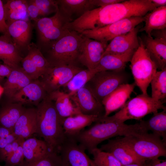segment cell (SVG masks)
Returning a JSON list of instances; mask_svg holds the SVG:
<instances>
[{"instance_id": "1", "label": "cell", "mask_w": 166, "mask_h": 166, "mask_svg": "<svg viewBox=\"0 0 166 166\" xmlns=\"http://www.w3.org/2000/svg\"><path fill=\"white\" fill-rule=\"evenodd\" d=\"M74 137L78 144L90 153L105 140L117 136L134 135L140 132L139 123L128 125L124 123L101 119Z\"/></svg>"}, {"instance_id": "2", "label": "cell", "mask_w": 166, "mask_h": 166, "mask_svg": "<svg viewBox=\"0 0 166 166\" xmlns=\"http://www.w3.org/2000/svg\"><path fill=\"white\" fill-rule=\"evenodd\" d=\"M37 132L50 151L59 153L66 136L54 103L48 95L36 109Z\"/></svg>"}, {"instance_id": "3", "label": "cell", "mask_w": 166, "mask_h": 166, "mask_svg": "<svg viewBox=\"0 0 166 166\" xmlns=\"http://www.w3.org/2000/svg\"><path fill=\"white\" fill-rule=\"evenodd\" d=\"M84 36L71 31L46 51L45 57L51 66H78L79 57Z\"/></svg>"}, {"instance_id": "4", "label": "cell", "mask_w": 166, "mask_h": 166, "mask_svg": "<svg viewBox=\"0 0 166 166\" xmlns=\"http://www.w3.org/2000/svg\"><path fill=\"white\" fill-rule=\"evenodd\" d=\"M34 21L37 34L36 45L41 51H46L53 44L70 31L66 27L70 21L59 10L50 17L38 18Z\"/></svg>"}, {"instance_id": "5", "label": "cell", "mask_w": 166, "mask_h": 166, "mask_svg": "<svg viewBox=\"0 0 166 166\" xmlns=\"http://www.w3.org/2000/svg\"><path fill=\"white\" fill-rule=\"evenodd\" d=\"M166 110L164 103L153 99L148 94L143 93L127 101L114 115L103 117L102 119L121 123L129 120H140L145 116L158 112L159 109Z\"/></svg>"}, {"instance_id": "6", "label": "cell", "mask_w": 166, "mask_h": 166, "mask_svg": "<svg viewBox=\"0 0 166 166\" xmlns=\"http://www.w3.org/2000/svg\"><path fill=\"white\" fill-rule=\"evenodd\" d=\"M125 143L133 152L143 159H152L166 156V143L153 133L141 132L124 136Z\"/></svg>"}, {"instance_id": "7", "label": "cell", "mask_w": 166, "mask_h": 166, "mask_svg": "<svg viewBox=\"0 0 166 166\" xmlns=\"http://www.w3.org/2000/svg\"><path fill=\"white\" fill-rule=\"evenodd\" d=\"M139 42V46L130 61V67L136 85L142 93L148 94V88L157 67L150 57L142 40L140 38Z\"/></svg>"}, {"instance_id": "8", "label": "cell", "mask_w": 166, "mask_h": 166, "mask_svg": "<svg viewBox=\"0 0 166 166\" xmlns=\"http://www.w3.org/2000/svg\"><path fill=\"white\" fill-rule=\"evenodd\" d=\"M128 78L124 70L101 71L95 73L86 85L102 103L107 97L120 86L127 83Z\"/></svg>"}, {"instance_id": "9", "label": "cell", "mask_w": 166, "mask_h": 166, "mask_svg": "<svg viewBox=\"0 0 166 166\" xmlns=\"http://www.w3.org/2000/svg\"><path fill=\"white\" fill-rule=\"evenodd\" d=\"M144 20V16L131 17L97 30H85L81 34L87 38L108 44L115 37L129 32Z\"/></svg>"}, {"instance_id": "10", "label": "cell", "mask_w": 166, "mask_h": 166, "mask_svg": "<svg viewBox=\"0 0 166 166\" xmlns=\"http://www.w3.org/2000/svg\"><path fill=\"white\" fill-rule=\"evenodd\" d=\"M83 69L79 66H51L38 79L48 94L64 87L76 74Z\"/></svg>"}, {"instance_id": "11", "label": "cell", "mask_w": 166, "mask_h": 166, "mask_svg": "<svg viewBox=\"0 0 166 166\" xmlns=\"http://www.w3.org/2000/svg\"><path fill=\"white\" fill-rule=\"evenodd\" d=\"M59 154L64 166H96L74 137L66 136Z\"/></svg>"}, {"instance_id": "12", "label": "cell", "mask_w": 166, "mask_h": 166, "mask_svg": "<svg viewBox=\"0 0 166 166\" xmlns=\"http://www.w3.org/2000/svg\"><path fill=\"white\" fill-rule=\"evenodd\" d=\"M151 36L147 35L143 42L152 60L160 70L166 68V30L153 31Z\"/></svg>"}, {"instance_id": "13", "label": "cell", "mask_w": 166, "mask_h": 166, "mask_svg": "<svg viewBox=\"0 0 166 166\" xmlns=\"http://www.w3.org/2000/svg\"><path fill=\"white\" fill-rule=\"evenodd\" d=\"M27 55L22 61V68L32 80L38 79L51 66L36 44L29 45Z\"/></svg>"}, {"instance_id": "14", "label": "cell", "mask_w": 166, "mask_h": 166, "mask_svg": "<svg viewBox=\"0 0 166 166\" xmlns=\"http://www.w3.org/2000/svg\"><path fill=\"white\" fill-rule=\"evenodd\" d=\"M70 96L81 113L101 117H104L105 111L103 105L86 85Z\"/></svg>"}, {"instance_id": "15", "label": "cell", "mask_w": 166, "mask_h": 166, "mask_svg": "<svg viewBox=\"0 0 166 166\" xmlns=\"http://www.w3.org/2000/svg\"><path fill=\"white\" fill-rule=\"evenodd\" d=\"M107 45L108 44L84 36L79 57V63L87 69H94L102 57Z\"/></svg>"}, {"instance_id": "16", "label": "cell", "mask_w": 166, "mask_h": 166, "mask_svg": "<svg viewBox=\"0 0 166 166\" xmlns=\"http://www.w3.org/2000/svg\"><path fill=\"white\" fill-rule=\"evenodd\" d=\"M99 148L111 154L123 166L141 163L145 160L136 156L125 143L123 138L109 139Z\"/></svg>"}, {"instance_id": "17", "label": "cell", "mask_w": 166, "mask_h": 166, "mask_svg": "<svg viewBox=\"0 0 166 166\" xmlns=\"http://www.w3.org/2000/svg\"><path fill=\"white\" fill-rule=\"evenodd\" d=\"M137 27L129 32L113 39L108 44L103 56L108 54L124 53L132 50H136L139 45Z\"/></svg>"}, {"instance_id": "18", "label": "cell", "mask_w": 166, "mask_h": 166, "mask_svg": "<svg viewBox=\"0 0 166 166\" xmlns=\"http://www.w3.org/2000/svg\"><path fill=\"white\" fill-rule=\"evenodd\" d=\"M136 86L134 82L123 84L107 97L102 102L105 109L104 117L121 108L130 98Z\"/></svg>"}, {"instance_id": "19", "label": "cell", "mask_w": 166, "mask_h": 166, "mask_svg": "<svg viewBox=\"0 0 166 166\" xmlns=\"http://www.w3.org/2000/svg\"><path fill=\"white\" fill-rule=\"evenodd\" d=\"M7 33L21 51L27 49L32 37L33 26L27 20H20L6 23Z\"/></svg>"}, {"instance_id": "20", "label": "cell", "mask_w": 166, "mask_h": 166, "mask_svg": "<svg viewBox=\"0 0 166 166\" xmlns=\"http://www.w3.org/2000/svg\"><path fill=\"white\" fill-rule=\"evenodd\" d=\"M47 94L40 81L33 80L17 93L11 101L37 106Z\"/></svg>"}, {"instance_id": "21", "label": "cell", "mask_w": 166, "mask_h": 166, "mask_svg": "<svg viewBox=\"0 0 166 166\" xmlns=\"http://www.w3.org/2000/svg\"><path fill=\"white\" fill-rule=\"evenodd\" d=\"M48 95L54 103L62 124L66 118L81 113L68 93L59 89Z\"/></svg>"}, {"instance_id": "22", "label": "cell", "mask_w": 166, "mask_h": 166, "mask_svg": "<svg viewBox=\"0 0 166 166\" xmlns=\"http://www.w3.org/2000/svg\"><path fill=\"white\" fill-rule=\"evenodd\" d=\"M21 50L7 33L0 36V60L12 69L20 67Z\"/></svg>"}, {"instance_id": "23", "label": "cell", "mask_w": 166, "mask_h": 166, "mask_svg": "<svg viewBox=\"0 0 166 166\" xmlns=\"http://www.w3.org/2000/svg\"><path fill=\"white\" fill-rule=\"evenodd\" d=\"M58 10L70 22L73 17H79L86 12L94 9L93 0H57Z\"/></svg>"}, {"instance_id": "24", "label": "cell", "mask_w": 166, "mask_h": 166, "mask_svg": "<svg viewBox=\"0 0 166 166\" xmlns=\"http://www.w3.org/2000/svg\"><path fill=\"white\" fill-rule=\"evenodd\" d=\"M37 129L36 109H25L15 125L13 133L26 140L36 133Z\"/></svg>"}, {"instance_id": "25", "label": "cell", "mask_w": 166, "mask_h": 166, "mask_svg": "<svg viewBox=\"0 0 166 166\" xmlns=\"http://www.w3.org/2000/svg\"><path fill=\"white\" fill-rule=\"evenodd\" d=\"M101 118L80 113L66 118L62 124L65 136L74 137L85 128L99 121Z\"/></svg>"}, {"instance_id": "26", "label": "cell", "mask_w": 166, "mask_h": 166, "mask_svg": "<svg viewBox=\"0 0 166 166\" xmlns=\"http://www.w3.org/2000/svg\"><path fill=\"white\" fill-rule=\"evenodd\" d=\"M33 80L22 68L12 69L4 84V93L11 101L17 93Z\"/></svg>"}, {"instance_id": "27", "label": "cell", "mask_w": 166, "mask_h": 166, "mask_svg": "<svg viewBox=\"0 0 166 166\" xmlns=\"http://www.w3.org/2000/svg\"><path fill=\"white\" fill-rule=\"evenodd\" d=\"M135 50H130L122 54L105 55L94 70L96 73L104 71L124 70L126 64L130 61Z\"/></svg>"}, {"instance_id": "28", "label": "cell", "mask_w": 166, "mask_h": 166, "mask_svg": "<svg viewBox=\"0 0 166 166\" xmlns=\"http://www.w3.org/2000/svg\"><path fill=\"white\" fill-rule=\"evenodd\" d=\"M151 11L144 16L145 25L139 30L145 32L149 37H152V31L166 28V6L156 7Z\"/></svg>"}, {"instance_id": "29", "label": "cell", "mask_w": 166, "mask_h": 166, "mask_svg": "<svg viewBox=\"0 0 166 166\" xmlns=\"http://www.w3.org/2000/svg\"><path fill=\"white\" fill-rule=\"evenodd\" d=\"M153 114L149 119L140 121L139 123L140 128L144 132L151 131L166 143V109Z\"/></svg>"}, {"instance_id": "30", "label": "cell", "mask_w": 166, "mask_h": 166, "mask_svg": "<svg viewBox=\"0 0 166 166\" xmlns=\"http://www.w3.org/2000/svg\"><path fill=\"white\" fill-rule=\"evenodd\" d=\"M25 109L19 103L10 102L5 105L0 111V126L13 132L15 125Z\"/></svg>"}, {"instance_id": "31", "label": "cell", "mask_w": 166, "mask_h": 166, "mask_svg": "<svg viewBox=\"0 0 166 166\" xmlns=\"http://www.w3.org/2000/svg\"><path fill=\"white\" fill-rule=\"evenodd\" d=\"M22 147L24 160L26 161L41 157L50 151L44 141L35 138L30 137L25 140Z\"/></svg>"}, {"instance_id": "32", "label": "cell", "mask_w": 166, "mask_h": 166, "mask_svg": "<svg viewBox=\"0 0 166 166\" xmlns=\"http://www.w3.org/2000/svg\"><path fill=\"white\" fill-rule=\"evenodd\" d=\"M3 7L6 23L18 20H24L23 19L28 14L27 0H7Z\"/></svg>"}, {"instance_id": "33", "label": "cell", "mask_w": 166, "mask_h": 166, "mask_svg": "<svg viewBox=\"0 0 166 166\" xmlns=\"http://www.w3.org/2000/svg\"><path fill=\"white\" fill-rule=\"evenodd\" d=\"M96 72L94 69H83L76 74L63 88L69 96L84 86Z\"/></svg>"}, {"instance_id": "34", "label": "cell", "mask_w": 166, "mask_h": 166, "mask_svg": "<svg viewBox=\"0 0 166 166\" xmlns=\"http://www.w3.org/2000/svg\"><path fill=\"white\" fill-rule=\"evenodd\" d=\"M150 84L151 97L156 101L164 103L166 98V68L157 71Z\"/></svg>"}, {"instance_id": "35", "label": "cell", "mask_w": 166, "mask_h": 166, "mask_svg": "<svg viewBox=\"0 0 166 166\" xmlns=\"http://www.w3.org/2000/svg\"><path fill=\"white\" fill-rule=\"evenodd\" d=\"M16 166H64L59 153L49 151L43 156L30 161L24 160Z\"/></svg>"}, {"instance_id": "36", "label": "cell", "mask_w": 166, "mask_h": 166, "mask_svg": "<svg viewBox=\"0 0 166 166\" xmlns=\"http://www.w3.org/2000/svg\"><path fill=\"white\" fill-rule=\"evenodd\" d=\"M96 166H123L111 154L97 148L91 152Z\"/></svg>"}, {"instance_id": "37", "label": "cell", "mask_w": 166, "mask_h": 166, "mask_svg": "<svg viewBox=\"0 0 166 166\" xmlns=\"http://www.w3.org/2000/svg\"><path fill=\"white\" fill-rule=\"evenodd\" d=\"M38 7L40 16H45L56 13L58 10L57 0H34Z\"/></svg>"}, {"instance_id": "38", "label": "cell", "mask_w": 166, "mask_h": 166, "mask_svg": "<svg viewBox=\"0 0 166 166\" xmlns=\"http://www.w3.org/2000/svg\"><path fill=\"white\" fill-rule=\"evenodd\" d=\"M22 144L6 159L5 166H16L23 162L24 157Z\"/></svg>"}, {"instance_id": "39", "label": "cell", "mask_w": 166, "mask_h": 166, "mask_svg": "<svg viewBox=\"0 0 166 166\" xmlns=\"http://www.w3.org/2000/svg\"><path fill=\"white\" fill-rule=\"evenodd\" d=\"M25 140L22 138L18 137L12 143L0 150V160L5 161L9 155L13 152L19 146L22 144Z\"/></svg>"}, {"instance_id": "40", "label": "cell", "mask_w": 166, "mask_h": 166, "mask_svg": "<svg viewBox=\"0 0 166 166\" xmlns=\"http://www.w3.org/2000/svg\"><path fill=\"white\" fill-rule=\"evenodd\" d=\"M27 12L31 19L34 21L40 16L39 10L34 0H27Z\"/></svg>"}, {"instance_id": "41", "label": "cell", "mask_w": 166, "mask_h": 166, "mask_svg": "<svg viewBox=\"0 0 166 166\" xmlns=\"http://www.w3.org/2000/svg\"><path fill=\"white\" fill-rule=\"evenodd\" d=\"M8 26L5 20L3 5L0 0V33L3 34L7 33Z\"/></svg>"}, {"instance_id": "42", "label": "cell", "mask_w": 166, "mask_h": 166, "mask_svg": "<svg viewBox=\"0 0 166 166\" xmlns=\"http://www.w3.org/2000/svg\"><path fill=\"white\" fill-rule=\"evenodd\" d=\"M18 137L14 133H12L6 137L0 139V150L12 143Z\"/></svg>"}, {"instance_id": "43", "label": "cell", "mask_w": 166, "mask_h": 166, "mask_svg": "<svg viewBox=\"0 0 166 166\" xmlns=\"http://www.w3.org/2000/svg\"><path fill=\"white\" fill-rule=\"evenodd\" d=\"M123 1L124 0H93V5L94 7H98L105 6Z\"/></svg>"}, {"instance_id": "44", "label": "cell", "mask_w": 166, "mask_h": 166, "mask_svg": "<svg viewBox=\"0 0 166 166\" xmlns=\"http://www.w3.org/2000/svg\"><path fill=\"white\" fill-rule=\"evenodd\" d=\"M12 69L4 64H0V81L4 77H8L10 74Z\"/></svg>"}, {"instance_id": "45", "label": "cell", "mask_w": 166, "mask_h": 166, "mask_svg": "<svg viewBox=\"0 0 166 166\" xmlns=\"http://www.w3.org/2000/svg\"><path fill=\"white\" fill-rule=\"evenodd\" d=\"M147 166H166V160H161L159 158L146 159Z\"/></svg>"}, {"instance_id": "46", "label": "cell", "mask_w": 166, "mask_h": 166, "mask_svg": "<svg viewBox=\"0 0 166 166\" xmlns=\"http://www.w3.org/2000/svg\"><path fill=\"white\" fill-rule=\"evenodd\" d=\"M12 133L13 132L9 129L0 126V139L6 137Z\"/></svg>"}, {"instance_id": "47", "label": "cell", "mask_w": 166, "mask_h": 166, "mask_svg": "<svg viewBox=\"0 0 166 166\" xmlns=\"http://www.w3.org/2000/svg\"><path fill=\"white\" fill-rule=\"evenodd\" d=\"M151 1L157 7L166 6V5L165 0H151Z\"/></svg>"}, {"instance_id": "48", "label": "cell", "mask_w": 166, "mask_h": 166, "mask_svg": "<svg viewBox=\"0 0 166 166\" xmlns=\"http://www.w3.org/2000/svg\"><path fill=\"white\" fill-rule=\"evenodd\" d=\"M123 166H147L146 160L140 163H133Z\"/></svg>"}, {"instance_id": "49", "label": "cell", "mask_w": 166, "mask_h": 166, "mask_svg": "<svg viewBox=\"0 0 166 166\" xmlns=\"http://www.w3.org/2000/svg\"><path fill=\"white\" fill-rule=\"evenodd\" d=\"M4 89L3 87L0 85V97L3 93H4Z\"/></svg>"}, {"instance_id": "50", "label": "cell", "mask_w": 166, "mask_h": 166, "mask_svg": "<svg viewBox=\"0 0 166 166\" xmlns=\"http://www.w3.org/2000/svg\"><path fill=\"white\" fill-rule=\"evenodd\" d=\"M0 166H1V165H0Z\"/></svg>"}]
</instances>
